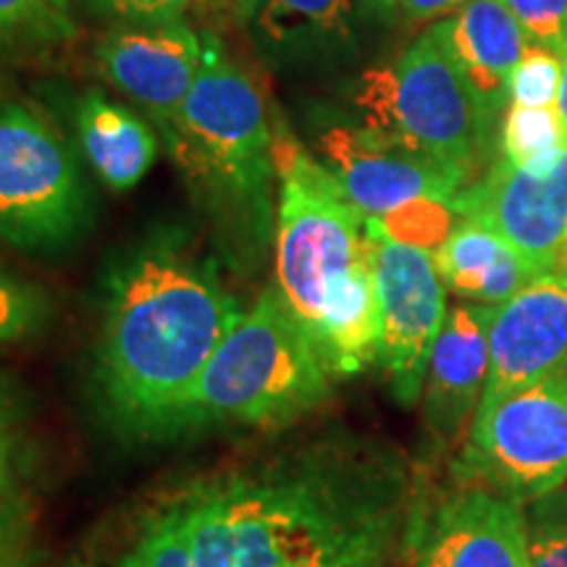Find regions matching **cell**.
Wrapping results in <instances>:
<instances>
[{
  "instance_id": "6da1fadb",
  "label": "cell",
  "mask_w": 567,
  "mask_h": 567,
  "mask_svg": "<svg viewBox=\"0 0 567 567\" xmlns=\"http://www.w3.org/2000/svg\"><path fill=\"white\" fill-rule=\"evenodd\" d=\"M415 530L400 452L331 436L174 488L101 567H392Z\"/></svg>"
},
{
  "instance_id": "7a4b0ae2",
  "label": "cell",
  "mask_w": 567,
  "mask_h": 567,
  "mask_svg": "<svg viewBox=\"0 0 567 567\" xmlns=\"http://www.w3.org/2000/svg\"><path fill=\"white\" fill-rule=\"evenodd\" d=\"M239 316L213 268L166 245L132 252L111 274L95 360L111 421L142 439L179 434L184 402Z\"/></svg>"
},
{
  "instance_id": "3957f363",
  "label": "cell",
  "mask_w": 567,
  "mask_h": 567,
  "mask_svg": "<svg viewBox=\"0 0 567 567\" xmlns=\"http://www.w3.org/2000/svg\"><path fill=\"white\" fill-rule=\"evenodd\" d=\"M279 174L276 281L297 323L334 375L379 360L375 234L329 168L295 137H274Z\"/></svg>"
},
{
  "instance_id": "277c9868",
  "label": "cell",
  "mask_w": 567,
  "mask_h": 567,
  "mask_svg": "<svg viewBox=\"0 0 567 567\" xmlns=\"http://www.w3.org/2000/svg\"><path fill=\"white\" fill-rule=\"evenodd\" d=\"M334 373L279 289L245 310L182 408L187 429H281L329 400Z\"/></svg>"
},
{
  "instance_id": "5b68a950",
  "label": "cell",
  "mask_w": 567,
  "mask_h": 567,
  "mask_svg": "<svg viewBox=\"0 0 567 567\" xmlns=\"http://www.w3.org/2000/svg\"><path fill=\"white\" fill-rule=\"evenodd\" d=\"M354 103L365 130L467 179L494 116L457 66L442 21L394 63L368 69Z\"/></svg>"
},
{
  "instance_id": "8992f818",
  "label": "cell",
  "mask_w": 567,
  "mask_h": 567,
  "mask_svg": "<svg viewBox=\"0 0 567 567\" xmlns=\"http://www.w3.org/2000/svg\"><path fill=\"white\" fill-rule=\"evenodd\" d=\"M203 66L168 130L182 166L234 200H258L274 168V134L258 84L226 59L218 40L203 42Z\"/></svg>"
},
{
  "instance_id": "52a82bcc",
  "label": "cell",
  "mask_w": 567,
  "mask_h": 567,
  "mask_svg": "<svg viewBox=\"0 0 567 567\" xmlns=\"http://www.w3.org/2000/svg\"><path fill=\"white\" fill-rule=\"evenodd\" d=\"M87 210L69 140L32 105L0 101V243L55 250L76 237Z\"/></svg>"
},
{
  "instance_id": "ba28073f",
  "label": "cell",
  "mask_w": 567,
  "mask_h": 567,
  "mask_svg": "<svg viewBox=\"0 0 567 567\" xmlns=\"http://www.w3.org/2000/svg\"><path fill=\"white\" fill-rule=\"evenodd\" d=\"M467 481L526 507L567 484V373L481 400L463 455Z\"/></svg>"
},
{
  "instance_id": "9c48e42d",
  "label": "cell",
  "mask_w": 567,
  "mask_h": 567,
  "mask_svg": "<svg viewBox=\"0 0 567 567\" xmlns=\"http://www.w3.org/2000/svg\"><path fill=\"white\" fill-rule=\"evenodd\" d=\"M452 208L507 239L538 276H567V142L534 166L499 158Z\"/></svg>"
},
{
  "instance_id": "30bf717a",
  "label": "cell",
  "mask_w": 567,
  "mask_h": 567,
  "mask_svg": "<svg viewBox=\"0 0 567 567\" xmlns=\"http://www.w3.org/2000/svg\"><path fill=\"white\" fill-rule=\"evenodd\" d=\"M373 234L381 316L379 363L384 365L394 400L410 408L423 396L431 350L446 318V287L429 250L394 243L375 229Z\"/></svg>"
},
{
  "instance_id": "8fae6325",
  "label": "cell",
  "mask_w": 567,
  "mask_h": 567,
  "mask_svg": "<svg viewBox=\"0 0 567 567\" xmlns=\"http://www.w3.org/2000/svg\"><path fill=\"white\" fill-rule=\"evenodd\" d=\"M316 147L347 200L365 218H384L421 200L452 203L467 184V176L425 161L365 126H326Z\"/></svg>"
},
{
  "instance_id": "7c38bea8",
  "label": "cell",
  "mask_w": 567,
  "mask_h": 567,
  "mask_svg": "<svg viewBox=\"0 0 567 567\" xmlns=\"http://www.w3.org/2000/svg\"><path fill=\"white\" fill-rule=\"evenodd\" d=\"M567 373V276H536L488 326V375L481 400Z\"/></svg>"
},
{
  "instance_id": "4fadbf2b",
  "label": "cell",
  "mask_w": 567,
  "mask_h": 567,
  "mask_svg": "<svg viewBox=\"0 0 567 567\" xmlns=\"http://www.w3.org/2000/svg\"><path fill=\"white\" fill-rule=\"evenodd\" d=\"M203 38L187 21L118 24L97 42L101 74L126 97L172 126L203 66Z\"/></svg>"
},
{
  "instance_id": "5bb4252c",
  "label": "cell",
  "mask_w": 567,
  "mask_h": 567,
  "mask_svg": "<svg viewBox=\"0 0 567 567\" xmlns=\"http://www.w3.org/2000/svg\"><path fill=\"white\" fill-rule=\"evenodd\" d=\"M413 547V567H530L523 505L473 481L417 526Z\"/></svg>"
},
{
  "instance_id": "9a60e30c",
  "label": "cell",
  "mask_w": 567,
  "mask_h": 567,
  "mask_svg": "<svg viewBox=\"0 0 567 567\" xmlns=\"http://www.w3.org/2000/svg\"><path fill=\"white\" fill-rule=\"evenodd\" d=\"M494 305H457L444 318L423 384V421L436 442L455 439L476 415L488 375Z\"/></svg>"
},
{
  "instance_id": "2e32d148",
  "label": "cell",
  "mask_w": 567,
  "mask_h": 567,
  "mask_svg": "<svg viewBox=\"0 0 567 567\" xmlns=\"http://www.w3.org/2000/svg\"><path fill=\"white\" fill-rule=\"evenodd\" d=\"M444 38L465 80L492 113L509 97V76L528 48V34L517 24L505 0H467L450 19H442Z\"/></svg>"
},
{
  "instance_id": "e0dca14e",
  "label": "cell",
  "mask_w": 567,
  "mask_h": 567,
  "mask_svg": "<svg viewBox=\"0 0 567 567\" xmlns=\"http://www.w3.org/2000/svg\"><path fill=\"white\" fill-rule=\"evenodd\" d=\"M444 287L478 305H502L536 279V268L488 226L460 218L434 252Z\"/></svg>"
},
{
  "instance_id": "ac0fdd59",
  "label": "cell",
  "mask_w": 567,
  "mask_h": 567,
  "mask_svg": "<svg viewBox=\"0 0 567 567\" xmlns=\"http://www.w3.org/2000/svg\"><path fill=\"white\" fill-rule=\"evenodd\" d=\"M76 130L90 166L113 193L137 187L158 155V140L151 126L95 90L76 105Z\"/></svg>"
},
{
  "instance_id": "d6986e66",
  "label": "cell",
  "mask_w": 567,
  "mask_h": 567,
  "mask_svg": "<svg viewBox=\"0 0 567 567\" xmlns=\"http://www.w3.org/2000/svg\"><path fill=\"white\" fill-rule=\"evenodd\" d=\"M352 13L354 0H258L255 27L268 48L292 53L316 42L347 40Z\"/></svg>"
},
{
  "instance_id": "ffe728a7",
  "label": "cell",
  "mask_w": 567,
  "mask_h": 567,
  "mask_svg": "<svg viewBox=\"0 0 567 567\" xmlns=\"http://www.w3.org/2000/svg\"><path fill=\"white\" fill-rule=\"evenodd\" d=\"M567 142V124L559 116L557 105L547 109H526L509 105L502 124V158L515 166H534L547 161Z\"/></svg>"
},
{
  "instance_id": "44dd1931",
  "label": "cell",
  "mask_w": 567,
  "mask_h": 567,
  "mask_svg": "<svg viewBox=\"0 0 567 567\" xmlns=\"http://www.w3.org/2000/svg\"><path fill=\"white\" fill-rule=\"evenodd\" d=\"M71 34L69 0H0V48L53 45Z\"/></svg>"
},
{
  "instance_id": "7402d4cb",
  "label": "cell",
  "mask_w": 567,
  "mask_h": 567,
  "mask_svg": "<svg viewBox=\"0 0 567 567\" xmlns=\"http://www.w3.org/2000/svg\"><path fill=\"white\" fill-rule=\"evenodd\" d=\"M368 221L373 224L375 231L394 239V243L423 247V250L434 252L455 229L460 216L452 208V203L421 200L389 213L384 218H368Z\"/></svg>"
},
{
  "instance_id": "603a6c76",
  "label": "cell",
  "mask_w": 567,
  "mask_h": 567,
  "mask_svg": "<svg viewBox=\"0 0 567 567\" xmlns=\"http://www.w3.org/2000/svg\"><path fill=\"white\" fill-rule=\"evenodd\" d=\"M51 318V300L38 284L0 266V347L19 344L42 331Z\"/></svg>"
},
{
  "instance_id": "cb8c5ba5",
  "label": "cell",
  "mask_w": 567,
  "mask_h": 567,
  "mask_svg": "<svg viewBox=\"0 0 567 567\" xmlns=\"http://www.w3.org/2000/svg\"><path fill=\"white\" fill-rule=\"evenodd\" d=\"M530 567H567V486L523 507Z\"/></svg>"
},
{
  "instance_id": "d4e9b609",
  "label": "cell",
  "mask_w": 567,
  "mask_h": 567,
  "mask_svg": "<svg viewBox=\"0 0 567 567\" xmlns=\"http://www.w3.org/2000/svg\"><path fill=\"white\" fill-rule=\"evenodd\" d=\"M563 59L544 45H528L509 76V103L526 109H547L557 103Z\"/></svg>"
},
{
  "instance_id": "484cf974",
  "label": "cell",
  "mask_w": 567,
  "mask_h": 567,
  "mask_svg": "<svg viewBox=\"0 0 567 567\" xmlns=\"http://www.w3.org/2000/svg\"><path fill=\"white\" fill-rule=\"evenodd\" d=\"M530 42L563 55L567 51V0H505Z\"/></svg>"
},
{
  "instance_id": "4316f807",
  "label": "cell",
  "mask_w": 567,
  "mask_h": 567,
  "mask_svg": "<svg viewBox=\"0 0 567 567\" xmlns=\"http://www.w3.org/2000/svg\"><path fill=\"white\" fill-rule=\"evenodd\" d=\"M92 9L116 17L122 24H155L179 19L189 0H87Z\"/></svg>"
},
{
  "instance_id": "83f0119b",
  "label": "cell",
  "mask_w": 567,
  "mask_h": 567,
  "mask_svg": "<svg viewBox=\"0 0 567 567\" xmlns=\"http://www.w3.org/2000/svg\"><path fill=\"white\" fill-rule=\"evenodd\" d=\"M467 0H394V11L402 13L408 21H431L452 17L457 9H463Z\"/></svg>"
},
{
  "instance_id": "f1b7e54d",
  "label": "cell",
  "mask_w": 567,
  "mask_h": 567,
  "mask_svg": "<svg viewBox=\"0 0 567 567\" xmlns=\"http://www.w3.org/2000/svg\"><path fill=\"white\" fill-rule=\"evenodd\" d=\"M13 484V439L9 429H0V505Z\"/></svg>"
},
{
  "instance_id": "f546056e",
  "label": "cell",
  "mask_w": 567,
  "mask_h": 567,
  "mask_svg": "<svg viewBox=\"0 0 567 567\" xmlns=\"http://www.w3.org/2000/svg\"><path fill=\"white\" fill-rule=\"evenodd\" d=\"M563 59V80H559V92H557V111L563 116V122L567 124V51L559 55Z\"/></svg>"
},
{
  "instance_id": "4dcf8cb0",
  "label": "cell",
  "mask_w": 567,
  "mask_h": 567,
  "mask_svg": "<svg viewBox=\"0 0 567 567\" xmlns=\"http://www.w3.org/2000/svg\"><path fill=\"white\" fill-rule=\"evenodd\" d=\"M11 423V400L9 394H6L3 384H0V429H9Z\"/></svg>"
},
{
  "instance_id": "1f68e13d",
  "label": "cell",
  "mask_w": 567,
  "mask_h": 567,
  "mask_svg": "<svg viewBox=\"0 0 567 567\" xmlns=\"http://www.w3.org/2000/svg\"><path fill=\"white\" fill-rule=\"evenodd\" d=\"M9 528H11V517H9V513H3V507H0V551H3V547H6Z\"/></svg>"
},
{
  "instance_id": "d6a6232c",
  "label": "cell",
  "mask_w": 567,
  "mask_h": 567,
  "mask_svg": "<svg viewBox=\"0 0 567 567\" xmlns=\"http://www.w3.org/2000/svg\"><path fill=\"white\" fill-rule=\"evenodd\" d=\"M363 3L375 11H394V0H363Z\"/></svg>"
},
{
  "instance_id": "836d02e7",
  "label": "cell",
  "mask_w": 567,
  "mask_h": 567,
  "mask_svg": "<svg viewBox=\"0 0 567 567\" xmlns=\"http://www.w3.org/2000/svg\"><path fill=\"white\" fill-rule=\"evenodd\" d=\"M193 3L208 6V3H224V0H193ZM237 3H239V11H243L245 17H247V13H250V11H247V0H237Z\"/></svg>"
},
{
  "instance_id": "e575fe53",
  "label": "cell",
  "mask_w": 567,
  "mask_h": 567,
  "mask_svg": "<svg viewBox=\"0 0 567 567\" xmlns=\"http://www.w3.org/2000/svg\"><path fill=\"white\" fill-rule=\"evenodd\" d=\"M255 6H258V0H247V11H255Z\"/></svg>"
},
{
  "instance_id": "d590c367",
  "label": "cell",
  "mask_w": 567,
  "mask_h": 567,
  "mask_svg": "<svg viewBox=\"0 0 567 567\" xmlns=\"http://www.w3.org/2000/svg\"><path fill=\"white\" fill-rule=\"evenodd\" d=\"M0 567H13V565H0Z\"/></svg>"
},
{
  "instance_id": "8d00e7d4",
  "label": "cell",
  "mask_w": 567,
  "mask_h": 567,
  "mask_svg": "<svg viewBox=\"0 0 567 567\" xmlns=\"http://www.w3.org/2000/svg\"><path fill=\"white\" fill-rule=\"evenodd\" d=\"M565 486H567V484H565Z\"/></svg>"
}]
</instances>
